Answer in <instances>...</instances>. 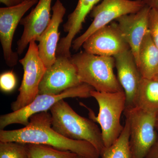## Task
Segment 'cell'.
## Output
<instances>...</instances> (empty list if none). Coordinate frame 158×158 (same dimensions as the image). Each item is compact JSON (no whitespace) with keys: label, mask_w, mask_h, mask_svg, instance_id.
Returning <instances> with one entry per match:
<instances>
[{"label":"cell","mask_w":158,"mask_h":158,"mask_svg":"<svg viewBox=\"0 0 158 158\" xmlns=\"http://www.w3.org/2000/svg\"><path fill=\"white\" fill-rule=\"evenodd\" d=\"M0 141H13L23 144L49 145L68 151L88 158H99V152L88 141L68 139L52 128L50 113L42 112L30 117L29 123L22 128L1 130Z\"/></svg>","instance_id":"obj_1"},{"label":"cell","mask_w":158,"mask_h":158,"mask_svg":"<svg viewBox=\"0 0 158 158\" xmlns=\"http://www.w3.org/2000/svg\"><path fill=\"white\" fill-rule=\"evenodd\" d=\"M52 128L71 140L88 141L99 152L105 148L101 130L93 120L80 116L69 105L61 100L51 108Z\"/></svg>","instance_id":"obj_2"},{"label":"cell","mask_w":158,"mask_h":158,"mask_svg":"<svg viewBox=\"0 0 158 158\" xmlns=\"http://www.w3.org/2000/svg\"><path fill=\"white\" fill-rule=\"evenodd\" d=\"M71 59L82 83L99 92L123 91L114 73V57L97 56L85 51L71 56Z\"/></svg>","instance_id":"obj_3"},{"label":"cell","mask_w":158,"mask_h":158,"mask_svg":"<svg viewBox=\"0 0 158 158\" xmlns=\"http://www.w3.org/2000/svg\"><path fill=\"white\" fill-rule=\"evenodd\" d=\"M90 95L99 106L98 116L96 117L90 111V118L100 125L105 147H110L118 139L124 127L120 118L126 105L125 94L124 91L105 92L93 90Z\"/></svg>","instance_id":"obj_4"},{"label":"cell","mask_w":158,"mask_h":158,"mask_svg":"<svg viewBox=\"0 0 158 158\" xmlns=\"http://www.w3.org/2000/svg\"><path fill=\"white\" fill-rule=\"evenodd\" d=\"M130 123V145L131 158H144L158 140L157 114L135 106L124 110Z\"/></svg>","instance_id":"obj_5"},{"label":"cell","mask_w":158,"mask_h":158,"mask_svg":"<svg viewBox=\"0 0 158 158\" xmlns=\"http://www.w3.org/2000/svg\"><path fill=\"white\" fill-rule=\"evenodd\" d=\"M93 90H95L90 85L82 83L57 95L38 94L32 102L22 109L2 115L0 117V128L4 130L12 124L26 126L29 124L31 116L41 112H48L59 101L69 98H88L91 97L90 92Z\"/></svg>","instance_id":"obj_6"},{"label":"cell","mask_w":158,"mask_h":158,"mask_svg":"<svg viewBox=\"0 0 158 158\" xmlns=\"http://www.w3.org/2000/svg\"><path fill=\"white\" fill-rule=\"evenodd\" d=\"M23 69V77L19 94L11 103L12 111H17L28 105L38 94L40 82L47 68L40 57L38 45L33 40L29 44L25 56L19 60Z\"/></svg>","instance_id":"obj_7"},{"label":"cell","mask_w":158,"mask_h":158,"mask_svg":"<svg viewBox=\"0 0 158 158\" xmlns=\"http://www.w3.org/2000/svg\"><path fill=\"white\" fill-rule=\"evenodd\" d=\"M145 6L143 0H102L90 12L93 21L81 35L73 40L72 47L77 51L91 34L123 15L136 13Z\"/></svg>","instance_id":"obj_8"},{"label":"cell","mask_w":158,"mask_h":158,"mask_svg":"<svg viewBox=\"0 0 158 158\" xmlns=\"http://www.w3.org/2000/svg\"><path fill=\"white\" fill-rule=\"evenodd\" d=\"M56 56L54 64L47 69L44 75L38 94L57 95L82 84L71 56Z\"/></svg>","instance_id":"obj_9"},{"label":"cell","mask_w":158,"mask_h":158,"mask_svg":"<svg viewBox=\"0 0 158 158\" xmlns=\"http://www.w3.org/2000/svg\"><path fill=\"white\" fill-rule=\"evenodd\" d=\"M38 0H25L17 6L0 9V40L4 59L7 65L13 67L17 64V52L12 50L15 32L23 16Z\"/></svg>","instance_id":"obj_10"},{"label":"cell","mask_w":158,"mask_h":158,"mask_svg":"<svg viewBox=\"0 0 158 158\" xmlns=\"http://www.w3.org/2000/svg\"><path fill=\"white\" fill-rule=\"evenodd\" d=\"M82 47L88 53L108 57H114L130 49L118 24L115 22L94 32L85 40Z\"/></svg>","instance_id":"obj_11"},{"label":"cell","mask_w":158,"mask_h":158,"mask_svg":"<svg viewBox=\"0 0 158 158\" xmlns=\"http://www.w3.org/2000/svg\"><path fill=\"white\" fill-rule=\"evenodd\" d=\"M117 79L125 94L126 108L135 106L143 78L131 49L114 56Z\"/></svg>","instance_id":"obj_12"},{"label":"cell","mask_w":158,"mask_h":158,"mask_svg":"<svg viewBox=\"0 0 158 158\" xmlns=\"http://www.w3.org/2000/svg\"><path fill=\"white\" fill-rule=\"evenodd\" d=\"M52 0H39L37 6L31 13L21 20L20 24L23 26V32L17 42L19 55L23 52L31 41H39L41 34L50 22Z\"/></svg>","instance_id":"obj_13"},{"label":"cell","mask_w":158,"mask_h":158,"mask_svg":"<svg viewBox=\"0 0 158 158\" xmlns=\"http://www.w3.org/2000/svg\"><path fill=\"white\" fill-rule=\"evenodd\" d=\"M151 8L145 5L138 12L120 16L116 19L123 36L129 46L136 63L139 48L148 31V18Z\"/></svg>","instance_id":"obj_14"},{"label":"cell","mask_w":158,"mask_h":158,"mask_svg":"<svg viewBox=\"0 0 158 158\" xmlns=\"http://www.w3.org/2000/svg\"><path fill=\"white\" fill-rule=\"evenodd\" d=\"M53 14L48 26L41 34L38 42V52L47 69L50 67L56 59V52L60 33L59 29L66 12L60 0H56L52 7Z\"/></svg>","instance_id":"obj_15"},{"label":"cell","mask_w":158,"mask_h":158,"mask_svg":"<svg viewBox=\"0 0 158 158\" xmlns=\"http://www.w3.org/2000/svg\"><path fill=\"white\" fill-rule=\"evenodd\" d=\"M101 0H78L75 9L68 16L63 25L65 37L60 40L57 49V55L71 56L70 49L74 38L81 31L87 15Z\"/></svg>","instance_id":"obj_16"},{"label":"cell","mask_w":158,"mask_h":158,"mask_svg":"<svg viewBox=\"0 0 158 158\" xmlns=\"http://www.w3.org/2000/svg\"><path fill=\"white\" fill-rule=\"evenodd\" d=\"M137 65L144 78L153 79L158 72V48L149 31L140 45Z\"/></svg>","instance_id":"obj_17"},{"label":"cell","mask_w":158,"mask_h":158,"mask_svg":"<svg viewBox=\"0 0 158 158\" xmlns=\"http://www.w3.org/2000/svg\"><path fill=\"white\" fill-rule=\"evenodd\" d=\"M135 106L149 113H158V81L143 78Z\"/></svg>","instance_id":"obj_18"},{"label":"cell","mask_w":158,"mask_h":158,"mask_svg":"<svg viewBox=\"0 0 158 158\" xmlns=\"http://www.w3.org/2000/svg\"><path fill=\"white\" fill-rule=\"evenodd\" d=\"M130 123L127 118L123 130L117 140L101 153V158H131L130 145Z\"/></svg>","instance_id":"obj_19"},{"label":"cell","mask_w":158,"mask_h":158,"mask_svg":"<svg viewBox=\"0 0 158 158\" xmlns=\"http://www.w3.org/2000/svg\"><path fill=\"white\" fill-rule=\"evenodd\" d=\"M29 158H77V154L68 151L35 144H26Z\"/></svg>","instance_id":"obj_20"},{"label":"cell","mask_w":158,"mask_h":158,"mask_svg":"<svg viewBox=\"0 0 158 158\" xmlns=\"http://www.w3.org/2000/svg\"><path fill=\"white\" fill-rule=\"evenodd\" d=\"M0 158H29L26 144L0 141Z\"/></svg>","instance_id":"obj_21"},{"label":"cell","mask_w":158,"mask_h":158,"mask_svg":"<svg viewBox=\"0 0 158 158\" xmlns=\"http://www.w3.org/2000/svg\"><path fill=\"white\" fill-rule=\"evenodd\" d=\"M148 29L154 42L158 48V8H151Z\"/></svg>","instance_id":"obj_22"},{"label":"cell","mask_w":158,"mask_h":158,"mask_svg":"<svg viewBox=\"0 0 158 158\" xmlns=\"http://www.w3.org/2000/svg\"><path fill=\"white\" fill-rule=\"evenodd\" d=\"M17 84L16 78L12 71L4 73L0 76V88L2 91L10 92L14 90Z\"/></svg>","instance_id":"obj_23"},{"label":"cell","mask_w":158,"mask_h":158,"mask_svg":"<svg viewBox=\"0 0 158 158\" xmlns=\"http://www.w3.org/2000/svg\"><path fill=\"white\" fill-rule=\"evenodd\" d=\"M144 158H158V140L150 150Z\"/></svg>","instance_id":"obj_24"},{"label":"cell","mask_w":158,"mask_h":158,"mask_svg":"<svg viewBox=\"0 0 158 158\" xmlns=\"http://www.w3.org/2000/svg\"><path fill=\"white\" fill-rule=\"evenodd\" d=\"M25 1V0H0V2L7 7H12L19 5Z\"/></svg>","instance_id":"obj_25"},{"label":"cell","mask_w":158,"mask_h":158,"mask_svg":"<svg viewBox=\"0 0 158 158\" xmlns=\"http://www.w3.org/2000/svg\"><path fill=\"white\" fill-rule=\"evenodd\" d=\"M144 5L151 8H158V0H143Z\"/></svg>","instance_id":"obj_26"},{"label":"cell","mask_w":158,"mask_h":158,"mask_svg":"<svg viewBox=\"0 0 158 158\" xmlns=\"http://www.w3.org/2000/svg\"><path fill=\"white\" fill-rule=\"evenodd\" d=\"M156 128L158 131V113L156 115Z\"/></svg>","instance_id":"obj_27"},{"label":"cell","mask_w":158,"mask_h":158,"mask_svg":"<svg viewBox=\"0 0 158 158\" xmlns=\"http://www.w3.org/2000/svg\"><path fill=\"white\" fill-rule=\"evenodd\" d=\"M153 79H155V80H157L158 81V72L156 74V75L153 78Z\"/></svg>","instance_id":"obj_28"},{"label":"cell","mask_w":158,"mask_h":158,"mask_svg":"<svg viewBox=\"0 0 158 158\" xmlns=\"http://www.w3.org/2000/svg\"><path fill=\"white\" fill-rule=\"evenodd\" d=\"M77 158H88L85 157L83 156L78 155L77 156Z\"/></svg>","instance_id":"obj_29"}]
</instances>
